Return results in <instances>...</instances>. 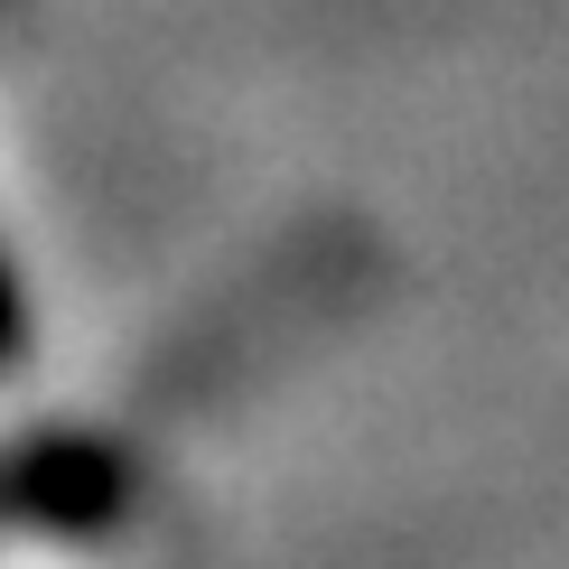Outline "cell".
Returning <instances> with one entry per match:
<instances>
[{
  "mask_svg": "<svg viewBox=\"0 0 569 569\" xmlns=\"http://www.w3.org/2000/svg\"><path fill=\"white\" fill-rule=\"evenodd\" d=\"M29 346V308H19V290H10V271H0V365Z\"/></svg>",
  "mask_w": 569,
  "mask_h": 569,
  "instance_id": "6da1fadb",
  "label": "cell"
}]
</instances>
